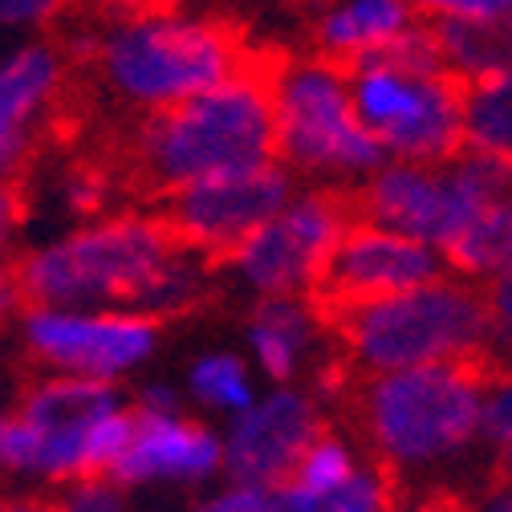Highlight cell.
Masks as SVG:
<instances>
[{"label":"cell","mask_w":512,"mask_h":512,"mask_svg":"<svg viewBox=\"0 0 512 512\" xmlns=\"http://www.w3.org/2000/svg\"><path fill=\"white\" fill-rule=\"evenodd\" d=\"M102 82L147 114L171 110L244 74V53L228 25L179 9H126L94 41Z\"/></svg>","instance_id":"obj_2"},{"label":"cell","mask_w":512,"mask_h":512,"mask_svg":"<svg viewBox=\"0 0 512 512\" xmlns=\"http://www.w3.org/2000/svg\"><path fill=\"white\" fill-rule=\"evenodd\" d=\"M480 443L500 460L512 456V366H492L480 387Z\"/></svg>","instance_id":"obj_25"},{"label":"cell","mask_w":512,"mask_h":512,"mask_svg":"<svg viewBox=\"0 0 512 512\" xmlns=\"http://www.w3.org/2000/svg\"><path fill=\"white\" fill-rule=\"evenodd\" d=\"M179 240L151 212L98 216L57 244L13 261L29 309H135L151 301L179 256Z\"/></svg>","instance_id":"obj_1"},{"label":"cell","mask_w":512,"mask_h":512,"mask_svg":"<svg viewBox=\"0 0 512 512\" xmlns=\"http://www.w3.org/2000/svg\"><path fill=\"white\" fill-rule=\"evenodd\" d=\"M504 191H512V171L476 155H456L452 163H382L358 183L354 212L366 224L411 236L439 256L452 240Z\"/></svg>","instance_id":"obj_7"},{"label":"cell","mask_w":512,"mask_h":512,"mask_svg":"<svg viewBox=\"0 0 512 512\" xmlns=\"http://www.w3.org/2000/svg\"><path fill=\"white\" fill-rule=\"evenodd\" d=\"M196 512H273V492L244 488V484H224Z\"/></svg>","instance_id":"obj_29"},{"label":"cell","mask_w":512,"mask_h":512,"mask_svg":"<svg viewBox=\"0 0 512 512\" xmlns=\"http://www.w3.org/2000/svg\"><path fill=\"white\" fill-rule=\"evenodd\" d=\"M326 317H334L346 358L366 378L419 366H480L488 346L484 289L452 273Z\"/></svg>","instance_id":"obj_4"},{"label":"cell","mask_w":512,"mask_h":512,"mask_svg":"<svg viewBox=\"0 0 512 512\" xmlns=\"http://www.w3.org/2000/svg\"><path fill=\"white\" fill-rule=\"evenodd\" d=\"M484 317H488L484 358L496 366H512V277L484 289Z\"/></svg>","instance_id":"obj_26"},{"label":"cell","mask_w":512,"mask_h":512,"mask_svg":"<svg viewBox=\"0 0 512 512\" xmlns=\"http://www.w3.org/2000/svg\"><path fill=\"white\" fill-rule=\"evenodd\" d=\"M443 269L452 277L488 289L504 277H512V191L492 200L443 252Z\"/></svg>","instance_id":"obj_20"},{"label":"cell","mask_w":512,"mask_h":512,"mask_svg":"<svg viewBox=\"0 0 512 512\" xmlns=\"http://www.w3.org/2000/svg\"><path fill=\"white\" fill-rule=\"evenodd\" d=\"M346 74L354 114L387 163L439 167L464 155V86L456 78L443 70H407L387 57H370Z\"/></svg>","instance_id":"obj_8"},{"label":"cell","mask_w":512,"mask_h":512,"mask_svg":"<svg viewBox=\"0 0 512 512\" xmlns=\"http://www.w3.org/2000/svg\"><path fill=\"white\" fill-rule=\"evenodd\" d=\"M256 163H273V118L265 78L252 70L171 110L147 114L131 147L139 187L159 200L183 183Z\"/></svg>","instance_id":"obj_3"},{"label":"cell","mask_w":512,"mask_h":512,"mask_svg":"<svg viewBox=\"0 0 512 512\" xmlns=\"http://www.w3.org/2000/svg\"><path fill=\"white\" fill-rule=\"evenodd\" d=\"M504 464H508V476H512V456H508V460H504Z\"/></svg>","instance_id":"obj_37"},{"label":"cell","mask_w":512,"mask_h":512,"mask_svg":"<svg viewBox=\"0 0 512 512\" xmlns=\"http://www.w3.org/2000/svg\"><path fill=\"white\" fill-rule=\"evenodd\" d=\"M0 512H61V508L49 504V500H33V496H25V500H0Z\"/></svg>","instance_id":"obj_36"},{"label":"cell","mask_w":512,"mask_h":512,"mask_svg":"<svg viewBox=\"0 0 512 512\" xmlns=\"http://www.w3.org/2000/svg\"><path fill=\"white\" fill-rule=\"evenodd\" d=\"M187 391L204 411L224 415V419L244 415L256 403V395H261L252 366L240 354H228V350H212V354H200L196 362H191Z\"/></svg>","instance_id":"obj_22"},{"label":"cell","mask_w":512,"mask_h":512,"mask_svg":"<svg viewBox=\"0 0 512 512\" xmlns=\"http://www.w3.org/2000/svg\"><path fill=\"white\" fill-rule=\"evenodd\" d=\"M435 277H443V256L435 248L411 236H399L391 228L354 220L338 240L313 301L322 313H338V309H354V305H370L382 297L419 289Z\"/></svg>","instance_id":"obj_14"},{"label":"cell","mask_w":512,"mask_h":512,"mask_svg":"<svg viewBox=\"0 0 512 512\" xmlns=\"http://www.w3.org/2000/svg\"><path fill=\"white\" fill-rule=\"evenodd\" d=\"M460 126H464V155L512 171V74L464 86Z\"/></svg>","instance_id":"obj_21"},{"label":"cell","mask_w":512,"mask_h":512,"mask_svg":"<svg viewBox=\"0 0 512 512\" xmlns=\"http://www.w3.org/2000/svg\"><path fill=\"white\" fill-rule=\"evenodd\" d=\"M17 419L33 439V472L61 484L110 476L135 427L131 407L110 382L66 374L33 382L17 407Z\"/></svg>","instance_id":"obj_9"},{"label":"cell","mask_w":512,"mask_h":512,"mask_svg":"<svg viewBox=\"0 0 512 512\" xmlns=\"http://www.w3.org/2000/svg\"><path fill=\"white\" fill-rule=\"evenodd\" d=\"M13 313H25V297H21V285H17V273L13 265H0V322Z\"/></svg>","instance_id":"obj_34"},{"label":"cell","mask_w":512,"mask_h":512,"mask_svg":"<svg viewBox=\"0 0 512 512\" xmlns=\"http://www.w3.org/2000/svg\"><path fill=\"white\" fill-rule=\"evenodd\" d=\"M480 366H419L362 382L358 419L382 472L427 476L480 443Z\"/></svg>","instance_id":"obj_5"},{"label":"cell","mask_w":512,"mask_h":512,"mask_svg":"<svg viewBox=\"0 0 512 512\" xmlns=\"http://www.w3.org/2000/svg\"><path fill=\"white\" fill-rule=\"evenodd\" d=\"M61 9L49 0H0V25L5 29H33L41 21H53Z\"/></svg>","instance_id":"obj_30"},{"label":"cell","mask_w":512,"mask_h":512,"mask_svg":"<svg viewBox=\"0 0 512 512\" xmlns=\"http://www.w3.org/2000/svg\"><path fill=\"white\" fill-rule=\"evenodd\" d=\"M326 431L322 407L301 387H269L256 403L228 419L220 447H224V476L228 484L277 492L289 484L305 447Z\"/></svg>","instance_id":"obj_13"},{"label":"cell","mask_w":512,"mask_h":512,"mask_svg":"<svg viewBox=\"0 0 512 512\" xmlns=\"http://www.w3.org/2000/svg\"><path fill=\"white\" fill-rule=\"evenodd\" d=\"M297 191V179L281 163H256L220 175H204L183 183L159 200L163 228L204 261H228V256L269 224Z\"/></svg>","instance_id":"obj_11"},{"label":"cell","mask_w":512,"mask_h":512,"mask_svg":"<svg viewBox=\"0 0 512 512\" xmlns=\"http://www.w3.org/2000/svg\"><path fill=\"white\" fill-rule=\"evenodd\" d=\"M419 25V9L407 0H342L317 13L313 41L322 61L354 70L362 61L387 53L399 37Z\"/></svg>","instance_id":"obj_18"},{"label":"cell","mask_w":512,"mask_h":512,"mask_svg":"<svg viewBox=\"0 0 512 512\" xmlns=\"http://www.w3.org/2000/svg\"><path fill=\"white\" fill-rule=\"evenodd\" d=\"M61 78H66L61 53L41 41L0 61V175L21 167L37 118L57 106Z\"/></svg>","instance_id":"obj_17"},{"label":"cell","mask_w":512,"mask_h":512,"mask_svg":"<svg viewBox=\"0 0 512 512\" xmlns=\"http://www.w3.org/2000/svg\"><path fill=\"white\" fill-rule=\"evenodd\" d=\"M25 342L53 374L114 387L155 354L159 322L135 309H29Z\"/></svg>","instance_id":"obj_12"},{"label":"cell","mask_w":512,"mask_h":512,"mask_svg":"<svg viewBox=\"0 0 512 512\" xmlns=\"http://www.w3.org/2000/svg\"><path fill=\"white\" fill-rule=\"evenodd\" d=\"M350 224H354V208L342 191L297 187L293 200L269 224L256 228L224 265L261 301H277V297L313 301L330 256Z\"/></svg>","instance_id":"obj_10"},{"label":"cell","mask_w":512,"mask_h":512,"mask_svg":"<svg viewBox=\"0 0 512 512\" xmlns=\"http://www.w3.org/2000/svg\"><path fill=\"white\" fill-rule=\"evenodd\" d=\"M395 512H464L460 504H452L447 496H431V500H419V504H395Z\"/></svg>","instance_id":"obj_35"},{"label":"cell","mask_w":512,"mask_h":512,"mask_svg":"<svg viewBox=\"0 0 512 512\" xmlns=\"http://www.w3.org/2000/svg\"><path fill=\"white\" fill-rule=\"evenodd\" d=\"M57 508L61 512H131V504H126V488L114 484L110 476L74 480L66 488V500H61Z\"/></svg>","instance_id":"obj_27"},{"label":"cell","mask_w":512,"mask_h":512,"mask_svg":"<svg viewBox=\"0 0 512 512\" xmlns=\"http://www.w3.org/2000/svg\"><path fill=\"white\" fill-rule=\"evenodd\" d=\"M358 468H362L358 447L350 439L334 435V431H322L305 447V456L297 460L289 484H281V488H293V492H305V496H326V492L342 488Z\"/></svg>","instance_id":"obj_24"},{"label":"cell","mask_w":512,"mask_h":512,"mask_svg":"<svg viewBox=\"0 0 512 512\" xmlns=\"http://www.w3.org/2000/svg\"><path fill=\"white\" fill-rule=\"evenodd\" d=\"M423 21L435 37L443 74L460 86L512 74V0H488L480 17L423 13Z\"/></svg>","instance_id":"obj_19"},{"label":"cell","mask_w":512,"mask_h":512,"mask_svg":"<svg viewBox=\"0 0 512 512\" xmlns=\"http://www.w3.org/2000/svg\"><path fill=\"white\" fill-rule=\"evenodd\" d=\"M21 216V200H17V183L0 179V265H5V248H9V232Z\"/></svg>","instance_id":"obj_33"},{"label":"cell","mask_w":512,"mask_h":512,"mask_svg":"<svg viewBox=\"0 0 512 512\" xmlns=\"http://www.w3.org/2000/svg\"><path fill=\"white\" fill-rule=\"evenodd\" d=\"M273 512H395V480L378 464H366L334 492L305 496L293 488L273 492Z\"/></svg>","instance_id":"obj_23"},{"label":"cell","mask_w":512,"mask_h":512,"mask_svg":"<svg viewBox=\"0 0 512 512\" xmlns=\"http://www.w3.org/2000/svg\"><path fill=\"white\" fill-rule=\"evenodd\" d=\"M464 512H512V476H500V480L484 484Z\"/></svg>","instance_id":"obj_32"},{"label":"cell","mask_w":512,"mask_h":512,"mask_svg":"<svg viewBox=\"0 0 512 512\" xmlns=\"http://www.w3.org/2000/svg\"><path fill=\"white\" fill-rule=\"evenodd\" d=\"M326 313L305 297L256 301L244 326V342L252 354V374L269 378L273 387H297V378L322 350Z\"/></svg>","instance_id":"obj_16"},{"label":"cell","mask_w":512,"mask_h":512,"mask_svg":"<svg viewBox=\"0 0 512 512\" xmlns=\"http://www.w3.org/2000/svg\"><path fill=\"white\" fill-rule=\"evenodd\" d=\"M0 468L5 472H33V439L17 411L0 415Z\"/></svg>","instance_id":"obj_28"},{"label":"cell","mask_w":512,"mask_h":512,"mask_svg":"<svg viewBox=\"0 0 512 512\" xmlns=\"http://www.w3.org/2000/svg\"><path fill=\"white\" fill-rule=\"evenodd\" d=\"M273 118V163L293 179L362 183L382 163V151L362 131L350 98V74L322 57H285L265 78Z\"/></svg>","instance_id":"obj_6"},{"label":"cell","mask_w":512,"mask_h":512,"mask_svg":"<svg viewBox=\"0 0 512 512\" xmlns=\"http://www.w3.org/2000/svg\"><path fill=\"white\" fill-rule=\"evenodd\" d=\"M131 411H139V415H183V395L171 387V382H147Z\"/></svg>","instance_id":"obj_31"},{"label":"cell","mask_w":512,"mask_h":512,"mask_svg":"<svg viewBox=\"0 0 512 512\" xmlns=\"http://www.w3.org/2000/svg\"><path fill=\"white\" fill-rule=\"evenodd\" d=\"M135 415L131 443L110 468V480L122 488L143 484H179L196 488L224 472V447L220 435L187 415Z\"/></svg>","instance_id":"obj_15"}]
</instances>
